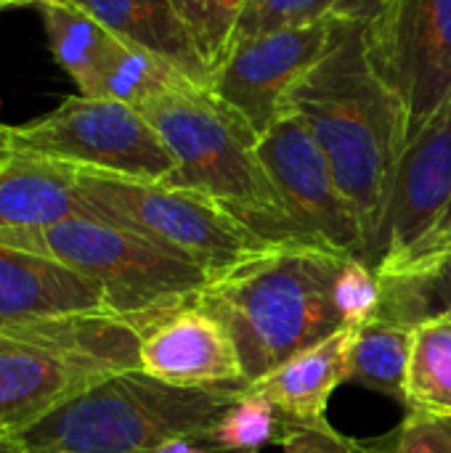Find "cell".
Listing matches in <instances>:
<instances>
[{
    "instance_id": "e575fe53",
    "label": "cell",
    "mask_w": 451,
    "mask_h": 453,
    "mask_svg": "<svg viewBox=\"0 0 451 453\" xmlns=\"http://www.w3.org/2000/svg\"><path fill=\"white\" fill-rule=\"evenodd\" d=\"M215 453H218V451H215Z\"/></svg>"
},
{
    "instance_id": "52a82bcc",
    "label": "cell",
    "mask_w": 451,
    "mask_h": 453,
    "mask_svg": "<svg viewBox=\"0 0 451 453\" xmlns=\"http://www.w3.org/2000/svg\"><path fill=\"white\" fill-rule=\"evenodd\" d=\"M77 194L90 218L136 231L199 265L210 279L276 247L215 199L191 188L133 180L74 167Z\"/></svg>"
},
{
    "instance_id": "2e32d148",
    "label": "cell",
    "mask_w": 451,
    "mask_h": 453,
    "mask_svg": "<svg viewBox=\"0 0 451 453\" xmlns=\"http://www.w3.org/2000/svg\"><path fill=\"white\" fill-rule=\"evenodd\" d=\"M69 218H90L77 194L74 167L19 151L0 165V231L43 228Z\"/></svg>"
},
{
    "instance_id": "f546056e",
    "label": "cell",
    "mask_w": 451,
    "mask_h": 453,
    "mask_svg": "<svg viewBox=\"0 0 451 453\" xmlns=\"http://www.w3.org/2000/svg\"><path fill=\"white\" fill-rule=\"evenodd\" d=\"M13 157V149H11V141H8V127H0V165L8 162Z\"/></svg>"
},
{
    "instance_id": "4fadbf2b",
    "label": "cell",
    "mask_w": 451,
    "mask_h": 453,
    "mask_svg": "<svg viewBox=\"0 0 451 453\" xmlns=\"http://www.w3.org/2000/svg\"><path fill=\"white\" fill-rule=\"evenodd\" d=\"M138 369L178 388H250L226 324L189 300L138 332Z\"/></svg>"
},
{
    "instance_id": "d4e9b609",
    "label": "cell",
    "mask_w": 451,
    "mask_h": 453,
    "mask_svg": "<svg viewBox=\"0 0 451 453\" xmlns=\"http://www.w3.org/2000/svg\"><path fill=\"white\" fill-rule=\"evenodd\" d=\"M356 453H451V422L407 411L391 433L356 441Z\"/></svg>"
},
{
    "instance_id": "ffe728a7",
    "label": "cell",
    "mask_w": 451,
    "mask_h": 453,
    "mask_svg": "<svg viewBox=\"0 0 451 453\" xmlns=\"http://www.w3.org/2000/svg\"><path fill=\"white\" fill-rule=\"evenodd\" d=\"M404 409L451 422V316L447 313L415 324Z\"/></svg>"
},
{
    "instance_id": "ba28073f",
    "label": "cell",
    "mask_w": 451,
    "mask_h": 453,
    "mask_svg": "<svg viewBox=\"0 0 451 453\" xmlns=\"http://www.w3.org/2000/svg\"><path fill=\"white\" fill-rule=\"evenodd\" d=\"M8 141L19 154L77 170L152 183H165L175 173V159L152 122L114 98L72 96L51 114L8 127Z\"/></svg>"
},
{
    "instance_id": "836d02e7",
    "label": "cell",
    "mask_w": 451,
    "mask_h": 453,
    "mask_svg": "<svg viewBox=\"0 0 451 453\" xmlns=\"http://www.w3.org/2000/svg\"><path fill=\"white\" fill-rule=\"evenodd\" d=\"M0 127H3V125H0Z\"/></svg>"
},
{
    "instance_id": "f1b7e54d",
    "label": "cell",
    "mask_w": 451,
    "mask_h": 453,
    "mask_svg": "<svg viewBox=\"0 0 451 453\" xmlns=\"http://www.w3.org/2000/svg\"><path fill=\"white\" fill-rule=\"evenodd\" d=\"M391 0H335L332 16L343 19V21H354V24H364L369 27L372 21L380 19V13L388 8Z\"/></svg>"
},
{
    "instance_id": "5bb4252c",
    "label": "cell",
    "mask_w": 451,
    "mask_h": 453,
    "mask_svg": "<svg viewBox=\"0 0 451 453\" xmlns=\"http://www.w3.org/2000/svg\"><path fill=\"white\" fill-rule=\"evenodd\" d=\"M64 316H112L101 289L37 252L0 244V329Z\"/></svg>"
},
{
    "instance_id": "d6986e66",
    "label": "cell",
    "mask_w": 451,
    "mask_h": 453,
    "mask_svg": "<svg viewBox=\"0 0 451 453\" xmlns=\"http://www.w3.org/2000/svg\"><path fill=\"white\" fill-rule=\"evenodd\" d=\"M415 348V326L375 316L356 329L346 385H364L407 406V374Z\"/></svg>"
},
{
    "instance_id": "83f0119b",
    "label": "cell",
    "mask_w": 451,
    "mask_h": 453,
    "mask_svg": "<svg viewBox=\"0 0 451 453\" xmlns=\"http://www.w3.org/2000/svg\"><path fill=\"white\" fill-rule=\"evenodd\" d=\"M284 453H356V441L338 433L332 425L300 427L284 441Z\"/></svg>"
},
{
    "instance_id": "6da1fadb",
    "label": "cell",
    "mask_w": 451,
    "mask_h": 453,
    "mask_svg": "<svg viewBox=\"0 0 451 453\" xmlns=\"http://www.w3.org/2000/svg\"><path fill=\"white\" fill-rule=\"evenodd\" d=\"M287 109L322 146L362 226L364 263L369 265L391 183L407 149V114L372 64L364 24L335 19L324 56L295 82Z\"/></svg>"
},
{
    "instance_id": "7402d4cb",
    "label": "cell",
    "mask_w": 451,
    "mask_h": 453,
    "mask_svg": "<svg viewBox=\"0 0 451 453\" xmlns=\"http://www.w3.org/2000/svg\"><path fill=\"white\" fill-rule=\"evenodd\" d=\"M380 281H383V305L377 316L409 326L436 313L451 316V257L420 273L393 276Z\"/></svg>"
},
{
    "instance_id": "484cf974",
    "label": "cell",
    "mask_w": 451,
    "mask_h": 453,
    "mask_svg": "<svg viewBox=\"0 0 451 453\" xmlns=\"http://www.w3.org/2000/svg\"><path fill=\"white\" fill-rule=\"evenodd\" d=\"M335 305L343 326L362 329L369 324L383 305V281L377 271L359 257H348L335 279Z\"/></svg>"
},
{
    "instance_id": "d6a6232c",
    "label": "cell",
    "mask_w": 451,
    "mask_h": 453,
    "mask_svg": "<svg viewBox=\"0 0 451 453\" xmlns=\"http://www.w3.org/2000/svg\"><path fill=\"white\" fill-rule=\"evenodd\" d=\"M8 5H13L11 0H0V8H8Z\"/></svg>"
},
{
    "instance_id": "3957f363",
    "label": "cell",
    "mask_w": 451,
    "mask_h": 453,
    "mask_svg": "<svg viewBox=\"0 0 451 453\" xmlns=\"http://www.w3.org/2000/svg\"><path fill=\"white\" fill-rule=\"evenodd\" d=\"M138 111L152 122L175 159V173L165 180L167 186L215 199L274 244L319 247L292 223L258 159V138L207 88L194 82L181 85L144 104Z\"/></svg>"
},
{
    "instance_id": "1f68e13d",
    "label": "cell",
    "mask_w": 451,
    "mask_h": 453,
    "mask_svg": "<svg viewBox=\"0 0 451 453\" xmlns=\"http://www.w3.org/2000/svg\"><path fill=\"white\" fill-rule=\"evenodd\" d=\"M13 5H24V3H43V0H11Z\"/></svg>"
},
{
    "instance_id": "7c38bea8",
    "label": "cell",
    "mask_w": 451,
    "mask_h": 453,
    "mask_svg": "<svg viewBox=\"0 0 451 453\" xmlns=\"http://www.w3.org/2000/svg\"><path fill=\"white\" fill-rule=\"evenodd\" d=\"M451 204V98L407 143L369 268L377 273L417 244Z\"/></svg>"
},
{
    "instance_id": "44dd1931",
    "label": "cell",
    "mask_w": 451,
    "mask_h": 453,
    "mask_svg": "<svg viewBox=\"0 0 451 453\" xmlns=\"http://www.w3.org/2000/svg\"><path fill=\"white\" fill-rule=\"evenodd\" d=\"M295 430L300 427H292L268 398L247 388L215 419L202 443L218 453H258L266 446H284Z\"/></svg>"
},
{
    "instance_id": "5b68a950",
    "label": "cell",
    "mask_w": 451,
    "mask_h": 453,
    "mask_svg": "<svg viewBox=\"0 0 451 453\" xmlns=\"http://www.w3.org/2000/svg\"><path fill=\"white\" fill-rule=\"evenodd\" d=\"M138 369V332L114 316L0 329V435L19 438L93 385Z\"/></svg>"
},
{
    "instance_id": "4316f807",
    "label": "cell",
    "mask_w": 451,
    "mask_h": 453,
    "mask_svg": "<svg viewBox=\"0 0 451 453\" xmlns=\"http://www.w3.org/2000/svg\"><path fill=\"white\" fill-rule=\"evenodd\" d=\"M451 257V204L447 212L436 220V226L417 242L412 244L399 260H393L388 268H383L377 276L380 279H393V276H412L420 273L436 263H444Z\"/></svg>"
},
{
    "instance_id": "ac0fdd59",
    "label": "cell",
    "mask_w": 451,
    "mask_h": 453,
    "mask_svg": "<svg viewBox=\"0 0 451 453\" xmlns=\"http://www.w3.org/2000/svg\"><path fill=\"white\" fill-rule=\"evenodd\" d=\"M56 64L77 82L80 96L101 98L106 74L125 40L69 0L37 3Z\"/></svg>"
},
{
    "instance_id": "8992f818",
    "label": "cell",
    "mask_w": 451,
    "mask_h": 453,
    "mask_svg": "<svg viewBox=\"0 0 451 453\" xmlns=\"http://www.w3.org/2000/svg\"><path fill=\"white\" fill-rule=\"evenodd\" d=\"M0 244L45 255L93 281L112 316L141 332L157 316L194 300L207 273L152 239L98 218L0 231Z\"/></svg>"
},
{
    "instance_id": "9a60e30c",
    "label": "cell",
    "mask_w": 451,
    "mask_h": 453,
    "mask_svg": "<svg viewBox=\"0 0 451 453\" xmlns=\"http://www.w3.org/2000/svg\"><path fill=\"white\" fill-rule=\"evenodd\" d=\"M354 340L356 329L343 326L253 382L250 390L268 398L292 427H324L330 425L327 403L338 385H346Z\"/></svg>"
},
{
    "instance_id": "4dcf8cb0",
    "label": "cell",
    "mask_w": 451,
    "mask_h": 453,
    "mask_svg": "<svg viewBox=\"0 0 451 453\" xmlns=\"http://www.w3.org/2000/svg\"><path fill=\"white\" fill-rule=\"evenodd\" d=\"M0 453H24L21 446L16 443V438L11 435H0Z\"/></svg>"
},
{
    "instance_id": "e0dca14e",
    "label": "cell",
    "mask_w": 451,
    "mask_h": 453,
    "mask_svg": "<svg viewBox=\"0 0 451 453\" xmlns=\"http://www.w3.org/2000/svg\"><path fill=\"white\" fill-rule=\"evenodd\" d=\"M98 19L112 35L173 64L194 85L210 88V64L202 58L170 0H69Z\"/></svg>"
},
{
    "instance_id": "277c9868",
    "label": "cell",
    "mask_w": 451,
    "mask_h": 453,
    "mask_svg": "<svg viewBox=\"0 0 451 453\" xmlns=\"http://www.w3.org/2000/svg\"><path fill=\"white\" fill-rule=\"evenodd\" d=\"M247 388H178L141 369L114 374L16 438L24 453H154L173 441L202 443Z\"/></svg>"
},
{
    "instance_id": "8fae6325",
    "label": "cell",
    "mask_w": 451,
    "mask_h": 453,
    "mask_svg": "<svg viewBox=\"0 0 451 453\" xmlns=\"http://www.w3.org/2000/svg\"><path fill=\"white\" fill-rule=\"evenodd\" d=\"M335 16L316 24L231 42L210 74V93L234 111L255 138L287 111L295 82L324 56Z\"/></svg>"
},
{
    "instance_id": "7a4b0ae2",
    "label": "cell",
    "mask_w": 451,
    "mask_h": 453,
    "mask_svg": "<svg viewBox=\"0 0 451 453\" xmlns=\"http://www.w3.org/2000/svg\"><path fill=\"white\" fill-rule=\"evenodd\" d=\"M346 260L322 247H276L207 279L194 300L226 324L247 385L343 329L335 279Z\"/></svg>"
},
{
    "instance_id": "cb8c5ba5",
    "label": "cell",
    "mask_w": 451,
    "mask_h": 453,
    "mask_svg": "<svg viewBox=\"0 0 451 453\" xmlns=\"http://www.w3.org/2000/svg\"><path fill=\"white\" fill-rule=\"evenodd\" d=\"M332 8L335 0H247L237 19L231 42L260 37L279 29L316 24L322 19H330Z\"/></svg>"
},
{
    "instance_id": "603a6c76",
    "label": "cell",
    "mask_w": 451,
    "mask_h": 453,
    "mask_svg": "<svg viewBox=\"0 0 451 453\" xmlns=\"http://www.w3.org/2000/svg\"><path fill=\"white\" fill-rule=\"evenodd\" d=\"M245 3L247 0H170L178 19L189 29L194 45L199 48L202 58L210 64V74L231 42Z\"/></svg>"
},
{
    "instance_id": "30bf717a",
    "label": "cell",
    "mask_w": 451,
    "mask_h": 453,
    "mask_svg": "<svg viewBox=\"0 0 451 453\" xmlns=\"http://www.w3.org/2000/svg\"><path fill=\"white\" fill-rule=\"evenodd\" d=\"M255 151L292 223L314 244L364 260L362 226L306 122L287 109L258 138Z\"/></svg>"
},
{
    "instance_id": "9c48e42d",
    "label": "cell",
    "mask_w": 451,
    "mask_h": 453,
    "mask_svg": "<svg viewBox=\"0 0 451 453\" xmlns=\"http://www.w3.org/2000/svg\"><path fill=\"white\" fill-rule=\"evenodd\" d=\"M367 42L404 106L409 143L451 98V0H391Z\"/></svg>"
}]
</instances>
